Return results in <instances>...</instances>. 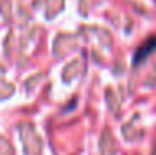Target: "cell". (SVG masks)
Returning a JSON list of instances; mask_svg holds the SVG:
<instances>
[{
  "label": "cell",
  "mask_w": 156,
  "mask_h": 155,
  "mask_svg": "<svg viewBox=\"0 0 156 155\" xmlns=\"http://www.w3.org/2000/svg\"><path fill=\"white\" fill-rule=\"evenodd\" d=\"M154 47H156V40L153 39L151 42H148V45H143V47H141V49H140L138 52H136V58H135V62L138 64V62L141 60V58H143V57H146V55H148V52H151V50L154 49Z\"/></svg>",
  "instance_id": "obj_1"
}]
</instances>
